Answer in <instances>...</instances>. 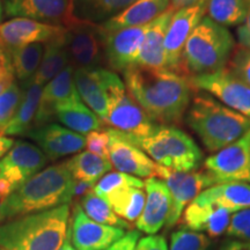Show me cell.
<instances>
[{"label":"cell","mask_w":250,"mask_h":250,"mask_svg":"<svg viewBox=\"0 0 250 250\" xmlns=\"http://www.w3.org/2000/svg\"><path fill=\"white\" fill-rule=\"evenodd\" d=\"M124 85L156 124H179L192 99L189 77L168 70L132 66L123 72Z\"/></svg>","instance_id":"obj_1"},{"label":"cell","mask_w":250,"mask_h":250,"mask_svg":"<svg viewBox=\"0 0 250 250\" xmlns=\"http://www.w3.org/2000/svg\"><path fill=\"white\" fill-rule=\"evenodd\" d=\"M74 179L66 162L52 165L34 175L11 195L1 199L0 221L70 204Z\"/></svg>","instance_id":"obj_2"},{"label":"cell","mask_w":250,"mask_h":250,"mask_svg":"<svg viewBox=\"0 0 250 250\" xmlns=\"http://www.w3.org/2000/svg\"><path fill=\"white\" fill-rule=\"evenodd\" d=\"M70 204L11 219L0 225V249L59 250L67 236Z\"/></svg>","instance_id":"obj_3"},{"label":"cell","mask_w":250,"mask_h":250,"mask_svg":"<svg viewBox=\"0 0 250 250\" xmlns=\"http://www.w3.org/2000/svg\"><path fill=\"white\" fill-rule=\"evenodd\" d=\"M186 122L208 152L220 151L250 131L248 117L205 93L191 99Z\"/></svg>","instance_id":"obj_4"},{"label":"cell","mask_w":250,"mask_h":250,"mask_svg":"<svg viewBox=\"0 0 250 250\" xmlns=\"http://www.w3.org/2000/svg\"><path fill=\"white\" fill-rule=\"evenodd\" d=\"M234 45V39L227 28L204 17L184 46V72L202 76L223 70L232 56Z\"/></svg>","instance_id":"obj_5"},{"label":"cell","mask_w":250,"mask_h":250,"mask_svg":"<svg viewBox=\"0 0 250 250\" xmlns=\"http://www.w3.org/2000/svg\"><path fill=\"white\" fill-rule=\"evenodd\" d=\"M124 136L145 152L156 165L168 169L193 171L202 162L203 153L191 137L171 125L159 124L146 137Z\"/></svg>","instance_id":"obj_6"},{"label":"cell","mask_w":250,"mask_h":250,"mask_svg":"<svg viewBox=\"0 0 250 250\" xmlns=\"http://www.w3.org/2000/svg\"><path fill=\"white\" fill-rule=\"evenodd\" d=\"M104 123L133 137L149 136L159 125L130 95L121 78L112 71L108 76V114Z\"/></svg>","instance_id":"obj_7"},{"label":"cell","mask_w":250,"mask_h":250,"mask_svg":"<svg viewBox=\"0 0 250 250\" xmlns=\"http://www.w3.org/2000/svg\"><path fill=\"white\" fill-rule=\"evenodd\" d=\"M49 159L36 145L18 140L0 160V197L4 199L40 173Z\"/></svg>","instance_id":"obj_8"},{"label":"cell","mask_w":250,"mask_h":250,"mask_svg":"<svg viewBox=\"0 0 250 250\" xmlns=\"http://www.w3.org/2000/svg\"><path fill=\"white\" fill-rule=\"evenodd\" d=\"M156 176L161 177L170 192V212L166 221V227L168 228L176 225L184 208L199 193L215 184L208 171H175L159 165Z\"/></svg>","instance_id":"obj_9"},{"label":"cell","mask_w":250,"mask_h":250,"mask_svg":"<svg viewBox=\"0 0 250 250\" xmlns=\"http://www.w3.org/2000/svg\"><path fill=\"white\" fill-rule=\"evenodd\" d=\"M193 89H199L217 98L228 108L250 120V86L229 68L202 76H190Z\"/></svg>","instance_id":"obj_10"},{"label":"cell","mask_w":250,"mask_h":250,"mask_svg":"<svg viewBox=\"0 0 250 250\" xmlns=\"http://www.w3.org/2000/svg\"><path fill=\"white\" fill-rule=\"evenodd\" d=\"M66 48L70 65L76 68L100 67L104 57L103 34L99 24L66 20Z\"/></svg>","instance_id":"obj_11"},{"label":"cell","mask_w":250,"mask_h":250,"mask_svg":"<svg viewBox=\"0 0 250 250\" xmlns=\"http://www.w3.org/2000/svg\"><path fill=\"white\" fill-rule=\"evenodd\" d=\"M206 2L177 9L171 18L165 39L166 68L183 74V50L192 30L206 14Z\"/></svg>","instance_id":"obj_12"},{"label":"cell","mask_w":250,"mask_h":250,"mask_svg":"<svg viewBox=\"0 0 250 250\" xmlns=\"http://www.w3.org/2000/svg\"><path fill=\"white\" fill-rule=\"evenodd\" d=\"M250 162V131L204 162L215 184L245 182Z\"/></svg>","instance_id":"obj_13"},{"label":"cell","mask_w":250,"mask_h":250,"mask_svg":"<svg viewBox=\"0 0 250 250\" xmlns=\"http://www.w3.org/2000/svg\"><path fill=\"white\" fill-rule=\"evenodd\" d=\"M67 235L76 250H104L123 237L125 232L123 228L95 223L76 204Z\"/></svg>","instance_id":"obj_14"},{"label":"cell","mask_w":250,"mask_h":250,"mask_svg":"<svg viewBox=\"0 0 250 250\" xmlns=\"http://www.w3.org/2000/svg\"><path fill=\"white\" fill-rule=\"evenodd\" d=\"M66 31L61 24L42 22L28 18H13L0 23V48L9 52L33 43H46Z\"/></svg>","instance_id":"obj_15"},{"label":"cell","mask_w":250,"mask_h":250,"mask_svg":"<svg viewBox=\"0 0 250 250\" xmlns=\"http://www.w3.org/2000/svg\"><path fill=\"white\" fill-rule=\"evenodd\" d=\"M151 23V22H149ZM149 23L103 34L104 58L114 71L123 73L136 65ZM101 29V28H100Z\"/></svg>","instance_id":"obj_16"},{"label":"cell","mask_w":250,"mask_h":250,"mask_svg":"<svg viewBox=\"0 0 250 250\" xmlns=\"http://www.w3.org/2000/svg\"><path fill=\"white\" fill-rule=\"evenodd\" d=\"M109 134V161L121 173L138 177H153L158 165L138 146L130 142L123 133L115 129H107Z\"/></svg>","instance_id":"obj_17"},{"label":"cell","mask_w":250,"mask_h":250,"mask_svg":"<svg viewBox=\"0 0 250 250\" xmlns=\"http://www.w3.org/2000/svg\"><path fill=\"white\" fill-rule=\"evenodd\" d=\"M26 136L34 140L37 147L52 161L79 153L86 147L85 136L55 123L33 127Z\"/></svg>","instance_id":"obj_18"},{"label":"cell","mask_w":250,"mask_h":250,"mask_svg":"<svg viewBox=\"0 0 250 250\" xmlns=\"http://www.w3.org/2000/svg\"><path fill=\"white\" fill-rule=\"evenodd\" d=\"M229 220L230 212L214 204L201 192L187 206L181 224L186 229L205 232L208 236L217 237L226 232Z\"/></svg>","instance_id":"obj_19"},{"label":"cell","mask_w":250,"mask_h":250,"mask_svg":"<svg viewBox=\"0 0 250 250\" xmlns=\"http://www.w3.org/2000/svg\"><path fill=\"white\" fill-rule=\"evenodd\" d=\"M77 99L80 96L74 83V67L68 65L43 87L33 127L49 124L56 118V111L61 105Z\"/></svg>","instance_id":"obj_20"},{"label":"cell","mask_w":250,"mask_h":250,"mask_svg":"<svg viewBox=\"0 0 250 250\" xmlns=\"http://www.w3.org/2000/svg\"><path fill=\"white\" fill-rule=\"evenodd\" d=\"M146 202L136 226L147 234H155L167 221L170 212L171 197L168 187L162 180L149 177L145 181Z\"/></svg>","instance_id":"obj_21"},{"label":"cell","mask_w":250,"mask_h":250,"mask_svg":"<svg viewBox=\"0 0 250 250\" xmlns=\"http://www.w3.org/2000/svg\"><path fill=\"white\" fill-rule=\"evenodd\" d=\"M109 72L102 67L74 70V83L81 101L102 122L105 121L108 114Z\"/></svg>","instance_id":"obj_22"},{"label":"cell","mask_w":250,"mask_h":250,"mask_svg":"<svg viewBox=\"0 0 250 250\" xmlns=\"http://www.w3.org/2000/svg\"><path fill=\"white\" fill-rule=\"evenodd\" d=\"M5 14L11 18H28L42 22L64 24L70 0H1Z\"/></svg>","instance_id":"obj_23"},{"label":"cell","mask_w":250,"mask_h":250,"mask_svg":"<svg viewBox=\"0 0 250 250\" xmlns=\"http://www.w3.org/2000/svg\"><path fill=\"white\" fill-rule=\"evenodd\" d=\"M177 9L170 7L149 23L142 50L134 66L167 70L165 61V39L171 18Z\"/></svg>","instance_id":"obj_24"},{"label":"cell","mask_w":250,"mask_h":250,"mask_svg":"<svg viewBox=\"0 0 250 250\" xmlns=\"http://www.w3.org/2000/svg\"><path fill=\"white\" fill-rule=\"evenodd\" d=\"M169 7L170 0H137L116 17L109 19L99 26L104 33L144 26L155 20Z\"/></svg>","instance_id":"obj_25"},{"label":"cell","mask_w":250,"mask_h":250,"mask_svg":"<svg viewBox=\"0 0 250 250\" xmlns=\"http://www.w3.org/2000/svg\"><path fill=\"white\" fill-rule=\"evenodd\" d=\"M137 0H70L66 20L101 24L116 17ZM65 20V21H66Z\"/></svg>","instance_id":"obj_26"},{"label":"cell","mask_w":250,"mask_h":250,"mask_svg":"<svg viewBox=\"0 0 250 250\" xmlns=\"http://www.w3.org/2000/svg\"><path fill=\"white\" fill-rule=\"evenodd\" d=\"M64 34L44 43V54L39 70L29 83L45 86L55 77H57L65 67L70 65V57L66 48V37Z\"/></svg>","instance_id":"obj_27"},{"label":"cell","mask_w":250,"mask_h":250,"mask_svg":"<svg viewBox=\"0 0 250 250\" xmlns=\"http://www.w3.org/2000/svg\"><path fill=\"white\" fill-rule=\"evenodd\" d=\"M42 90V86L34 83L22 86V99L17 114L2 131L1 136H26L33 129Z\"/></svg>","instance_id":"obj_28"},{"label":"cell","mask_w":250,"mask_h":250,"mask_svg":"<svg viewBox=\"0 0 250 250\" xmlns=\"http://www.w3.org/2000/svg\"><path fill=\"white\" fill-rule=\"evenodd\" d=\"M56 120L64 124L67 129L80 134H88L102 127V121L93 110L81 101L73 100L61 105L56 111Z\"/></svg>","instance_id":"obj_29"},{"label":"cell","mask_w":250,"mask_h":250,"mask_svg":"<svg viewBox=\"0 0 250 250\" xmlns=\"http://www.w3.org/2000/svg\"><path fill=\"white\" fill-rule=\"evenodd\" d=\"M203 195L230 213L250 208V186L245 182L215 184L205 189Z\"/></svg>","instance_id":"obj_30"},{"label":"cell","mask_w":250,"mask_h":250,"mask_svg":"<svg viewBox=\"0 0 250 250\" xmlns=\"http://www.w3.org/2000/svg\"><path fill=\"white\" fill-rule=\"evenodd\" d=\"M112 211L125 221H137L144 210L146 193L140 188L124 187L104 197Z\"/></svg>","instance_id":"obj_31"},{"label":"cell","mask_w":250,"mask_h":250,"mask_svg":"<svg viewBox=\"0 0 250 250\" xmlns=\"http://www.w3.org/2000/svg\"><path fill=\"white\" fill-rule=\"evenodd\" d=\"M43 54H44V43H33L7 52L11 59L15 80L20 81L22 86L29 83L39 70Z\"/></svg>","instance_id":"obj_32"},{"label":"cell","mask_w":250,"mask_h":250,"mask_svg":"<svg viewBox=\"0 0 250 250\" xmlns=\"http://www.w3.org/2000/svg\"><path fill=\"white\" fill-rule=\"evenodd\" d=\"M74 180L95 184L101 177L111 170L112 165L108 159L90 152H80L66 161Z\"/></svg>","instance_id":"obj_33"},{"label":"cell","mask_w":250,"mask_h":250,"mask_svg":"<svg viewBox=\"0 0 250 250\" xmlns=\"http://www.w3.org/2000/svg\"><path fill=\"white\" fill-rule=\"evenodd\" d=\"M208 18L225 28L240 26L248 13V0H208Z\"/></svg>","instance_id":"obj_34"},{"label":"cell","mask_w":250,"mask_h":250,"mask_svg":"<svg viewBox=\"0 0 250 250\" xmlns=\"http://www.w3.org/2000/svg\"><path fill=\"white\" fill-rule=\"evenodd\" d=\"M79 205L81 206L87 217L92 219L95 223L108 225V226L120 227V228H129L132 230L131 225L125 221L124 219L118 217V215L112 211L111 206L104 198L100 197L94 192V190L89 191L79 201Z\"/></svg>","instance_id":"obj_35"},{"label":"cell","mask_w":250,"mask_h":250,"mask_svg":"<svg viewBox=\"0 0 250 250\" xmlns=\"http://www.w3.org/2000/svg\"><path fill=\"white\" fill-rule=\"evenodd\" d=\"M124 187H134L143 189L145 188V183L132 175L121 173V171H112V173H108L101 177L93 190L96 195L104 198L110 192Z\"/></svg>","instance_id":"obj_36"},{"label":"cell","mask_w":250,"mask_h":250,"mask_svg":"<svg viewBox=\"0 0 250 250\" xmlns=\"http://www.w3.org/2000/svg\"><path fill=\"white\" fill-rule=\"evenodd\" d=\"M21 99H22V89L18 85L17 81L12 83L5 92L0 94V136L17 114Z\"/></svg>","instance_id":"obj_37"},{"label":"cell","mask_w":250,"mask_h":250,"mask_svg":"<svg viewBox=\"0 0 250 250\" xmlns=\"http://www.w3.org/2000/svg\"><path fill=\"white\" fill-rule=\"evenodd\" d=\"M208 236L189 229L177 230L170 237V250H208Z\"/></svg>","instance_id":"obj_38"},{"label":"cell","mask_w":250,"mask_h":250,"mask_svg":"<svg viewBox=\"0 0 250 250\" xmlns=\"http://www.w3.org/2000/svg\"><path fill=\"white\" fill-rule=\"evenodd\" d=\"M226 233L232 237L250 242V208L232 215Z\"/></svg>","instance_id":"obj_39"},{"label":"cell","mask_w":250,"mask_h":250,"mask_svg":"<svg viewBox=\"0 0 250 250\" xmlns=\"http://www.w3.org/2000/svg\"><path fill=\"white\" fill-rule=\"evenodd\" d=\"M108 131H93L86 136V147L88 152L109 160Z\"/></svg>","instance_id":"obj_40"},{"label":"cell","mask_w":250,"mask_h":250,"mask_svg":"<svg viewBox=\"0 0 250 250\" xmlns=\"http://www.w3.org/2000/svg\"><path fill=\"white\" fill-rule=\"evenodd\" d=\"M229 70L250 86V50H237L230 62Z\"/></svg>","instance_id":"obj_41"},{"label":"cell","mask_w":250,"mask_h":250,"mask_svg":"<svg viewBox=\"0 0 250 250\" xmlns=\"http://www.w3.org/2000/svg\"><path fill=\"white\" fill-rule=\"evenodd\" d=\"M134 250H168L167 241L162 235H149L139 240Z\"/></svg>","instance_id":"obj_42"},{"label":"cell","mask_w":250,"mask_h":250,"mask_svg":"<svg viewBox=\"0 0 250 250\" xmlns=\"http://www.w3.org/2000/svg\"><path fill=\"white\" fill-rule=\"evenodd\" d=\"M139 237L140 233L138 230H130L129 233L125 234L123 237H121L114 245H111L109 248L104 250H134Z\"/></svg>","instance_id":"obj_43"},{"label":"cell","mask_w":250,"mask_h":250,"mask_svg":"<svg viewBox=\"0 0 250 250\" xmlns=\"http://www.w3.org/2000/svg\"><path fill=\"white\" fill-rule=\"evenodd\" d=\"M236 39L241 49L250 50V0H248V13L245 22L236 29Z\"/></svg>","instance_id":"obj_44"},{"label":"cell","mask_w":250,"mask_h":250,"mask_svg":"<svg viewBox=\"0 0 250 250\" xmlns=\"http://www.w3.org/2000/svg\"><path fill=\"white\" fill-rule=\"evenodd\" d=\"M94 189V184L83 182V181H78L74 180V186H73V198L74 199H80L83 196L87 195L89 191H92Z\"/></svg>","instance_id":"obj_45"},{"label":"cell","mask_w":250,"mask_h":250,"mask_svg":"<svg viewBox=\"0 0 250 250\" xmlns=\"http://www.w3.org/2000/svg\"><path fill=\"white\" fill-rule=\"evenodd\" d=\"M208 0H170V6L175 9H181L184 7H190V6H195L202 2H206Z\"/></svg>","instance_id":"obj_46"},{"label":"cell","mask_w":250,"mask_h":250,"mask_svg":"<svg viewBox=\"0 0 250 250\" xmlns=\"http://www.w3.org/2000/svg\"><path fill=\"white\" fill-rule=\"evenodd\" d=\"M14 145V140L9 137L0 136V160L7 153L9 149L12 148V146Z\"/></svg>","instance_id":"obj_47"},{"label":"cell","mask_w":250,"mask_h":250,"mask_svg":"<svg viewBox=\"0 0 250 250\" xmlns=\"http://www.w3.org/2000/svg\"><path fill=\"white\" fill-rule=\"evenodd\" d=\"M221 250H250V242L233 241L227 243Z\"/></svg>","instance_id":"obj_48"},{"label":"cell","mask_w":250,"mask_h":250,"mask_svg":"<svg viewBox=\"0 0 250 250\" xmlns=\"http://www.w3.org/2000/svg\"><path fill=\"white\" fill-rule=\"evenodd\" d=\"M8 65H11L9 56L7 55V52L4 51V50L0 48V71H1L5 66H8Z\"/></svg>","instance_id":"obj_49"},{"label":"cell","mask_w":250,"mask_h":250,"mask_svg":"<svg viewBox=\"0 0 250 250\" xmlns=\"http://www.w3.org/2000/svg\"><path fill=\"white\" fill-rule=\"evenodd\" d=\"M59 250H76L73 248V247H72L71 241H70V237H68V235L66 236V240H65L64 245L61 247V249H59Z\"/></svg>","instance_id":"obj_50"},{"label":"cell","mask_w":250,"mask_h":250,"mask_svg":"<svg viewBox=\"0 0 250 250\" xmlns=\"http://www.w3.org/2000/svg\"><path fill=\"white\" fill-rule=\"evenodd\" d=\"M245 182H250V162H249V166H248V170H247Z\"/></svg>","instance_id":"obj_51"},{"label":"cell","mask_w":250,"mask_h":250,"mask_svg":"<svg viewBox=\"0 0 250 250\" xmlns=\"http://www.w3.org/2000/svg\"><path fill=\"white\" fill-rule=\"evenodd\" d=\"M2 12H4V7H2V1L0 0V23H1L2 20Z\"/></svg>","instance_id":"obj_52"},{"label":"cell","mask_w":250,"mask_h":250,"mask_svg":"<svg viewBox=\"0 0 250 250\" xmlns=\"http://www.w3.org/2000/svg\"><path fill=\"white\" fill-rule=\"evenodd\" d=\"M0 250H2V249H0Z\"/></svg>","instance_id":"obj_53"}]
</instances>
